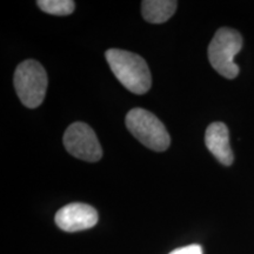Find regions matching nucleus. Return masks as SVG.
Wrapping results in <instances>:
<instances>
[{
	"label": "nucleus",
	"mask_w": 254,
	"mask_h": 254,
	"mask_svg": "<svg viewBox=\"0 0 254 254\" xmlns=\"http://www.w3.org/2000/svg\"><path fill=\"white\" fill-rule=\"evenodd\" d=\"M37 5L44 12L53 15H68L75 7V2L72 0H39Z\"/></svg>",
	"instance_id": "obj_9"
},
{
	"label": "nucleus",
	"mask_w": 254,
	"mask_h": 254,
	"mask_svg": "<svg viewBox=\"0 0 254 254\" xmlns=\"http://www.w3.org/2000/svg\"><path fill=\"white\" fill-rule=\"evenodd\" d=\"M105 56L116 78L127 90L135 94L148 92L152 84L151 72L140 56L118 49L106 51Z\"/></svg>",
	"instance_id": "obj_1"
},
{
	"label": "nucleus",
	"mask_w": 254,
	"mask_h": 254,
	"mask_svg": "<svg viewBox=\"0 0 254 254\" xmlns=\"http://www.w3.org/2000/svg\"><path fill=\"white\" fill-rule=\"evenodd\" d=\"M13 84L19 99L28 109L40 106L47 90V73L36 60H25L14 72Z\"/></svg>",
	"instance_id": "obj_3"
},
{
	"label": "nucleus",
	"mask_w": 254,
	"mask_h": 254,
	"mask_svg": "<svg viewBox=\"0 0 254 254\" xmlns=\"http://www.w3.org/2000/svg\"><path fill=\"white\" fill-rule=\"evenodd\" d=\"M126 126L134 138L150 150L163 152L171 144L166 127L150 111L139 107L131 110L126 116Z\"/></svg>",
	"instance_id": "obj_4"
},
{
	"label": "nucleus",
	"mask_w": 254,
	"mask_h": 254,
	"mask_svg": "<svg viewBox=\"0 0 254 254\" xmlns=\"http://www.w3.org/2000/svg\"><path fill=\"white\" fill-rule=\"evenodd\" d=\"M243 47V38L233 28L222 27L217 31L208 46V60L215 71L222 77L234 79L239 74V66L234 57Z\"/></svg>",
	"instance_id": "obj_2"
},
{
	"label": "nucleus",
	"mask_w": 254,
	"mask_h": 254,
	"mask_svg": "<svg viewBox=\"0 0 254 254\" xmlns=\"http://www.w3.org/2000/svg\"><path fill=\"white\" fill-rule=\"evenodd\" d=\"M177 1L173 0H144L141 2V13L146 21L161 24L167 21L177 9Z\"/></svg>",
	"instance_id": "obj_8"
},
{
	"label": "nucleus",
	"mask_w": 254,
	"mask_h": 254,
	"mask_svg": "<svg viewBox=\"0 0 254 254\" xmlns=\"http://www.w3.org/2000/svg\"><path fill=\"white\" fill-rule=\"evenodd\" d=\"M64 145L73 157L95 163L103 157V150L93 129L85 123L69 125L64 134Z\"/></svg>",
	"instance_id": "obj_5"
},
{
	"label": "nucleus",
	"mask_w": 254,
	"mask_h": 254,
	"mask_svg": "<svg viewBox=\"0 0 254 254\" xmlns=\"http://www.w3.org/2000/svg\"><path fill=\"white\" fill-rule=\"evenodd\" d=\"M97 209L82 202H72L64 206L56 213L57 226L65 232L85 231L95 226L98 222Z\"/></svg>",
	"instance_id": "obj_6"
},
{
	"label": "nucleus",
	"mask_w": 254,
	"mask_h": 254,
	"mask_svg": "<svg viewBox=\"0 0 254 254\" xmlns=\"http://www.w3.org/2000/svg\"><path fill=\"white\" fill-rule=\"evenodd\" d=\"M205 144L219 163L225 166H230L233 163L234 157L230 144V132L224 123L217 122L207 127Z\"/></svg>",
	"instance_id": "obj_7"
},
{
	"label": "nucleus",
	"mask_w": 254,
	"mask_h": 254,
	"mask_svg": "<svg viewBox=\"0 0 254 254\" xmlns=\"http://www.w3.org/2000/svg\"><path fill=\"white\" fill-rule=\"evenodd\" d=\"M170 254H202V247L194 244V245H189L174 250Z\"/></svg>",
	"instance_id": "obj_10"
}]
</instances>
